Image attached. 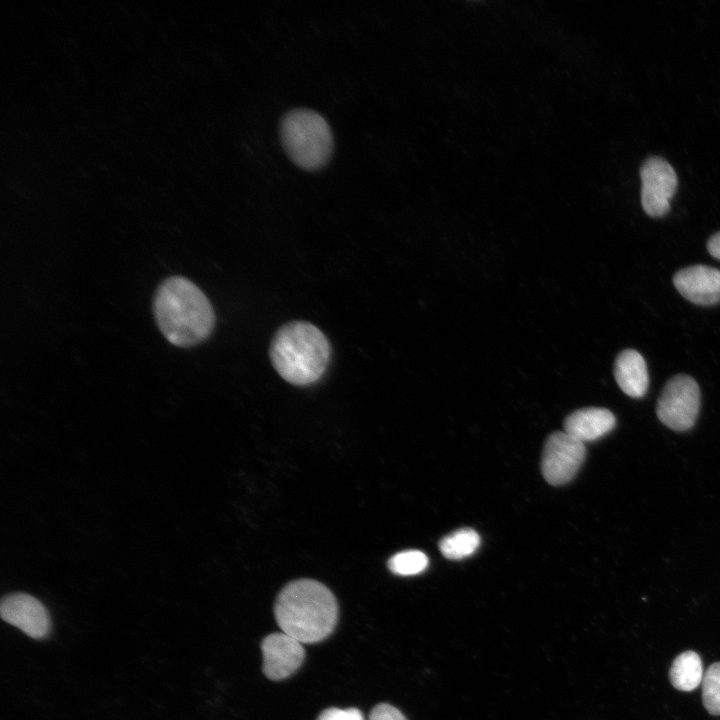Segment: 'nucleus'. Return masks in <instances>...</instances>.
<instances>
[{"instance_id":"nucleus-3","label":"nucleus","mask_w":720,"mask_h":720,"mask_svg":"<svg viewBox=\"0 0 720 720\" xmlns=\"http://www.w3.org/2000/svg\"><path fill=\"white\" fill-rule=\"evenodd\" d=\"M274 369L287 382L306 386L325 373L331 346L325 334L307 321H292L280 327L270 345Z\"/></svg>"},{"instance_id":"nucleus-5","label":"nucleus","mask_w":720,"mask_h":720,"mask_svg":"<svg viewBox=\"0 0 720 720\" xmlns=\"http://www.w3.org/2000/svg\"><path fill=\"white\" fill-rule=\"evenodd\" d=\"M700 409V389L688 375H676L668 380L658 399L656 413L659 420L674 431L691 429Z\"/></svg>"},{"instance_id":"nucleus-15","label":"nucleus","mask_w":720,"mask_h":720,"mask_svg":"<svg viewBox=\"0 0 720 720\" xmlns=\"http://www.w3.org/2000/svg\"><path fill=\"white\" fill-rule=\"evenodd\" d=\"M428 557L419 550H406L393 555L388 561L391 572L401 576L416 575L428 566Z\"/></svg>"},{"instance_id":"nucleus-18","label":"nucleus","mask_w":720,"mask_h":720,"mask_svg":"<svg viewBox=\"0 0 720 720\" xmlns=\"http://www.w3.org/2000/svg\"><path fill=\"white\" fill-rule=\"evenodd\" d=\"M369 720H407L394 706L387 703L376 705L370 712Z\"/></svg>"},{"instance_id":"nucleus-8","label":"nucleus","mask_w":720,"mask_h":720,"mask_svg":"<svg viewBox=\"0 0 720 720\" xmlns=\"http://www.w3.org/2000/svg\"><path fill=\"white\" fill-rule=\"evenodd\" d=\"M0 614L5 622L33 639H45L51 632L48 610L37 598L27 593L15 592L4 596Z\"/></svg>"},{"instance_id":"nucleus-2","label":"nucleus","mask_w":720,"mask_h":720,"mask_svg":"<svg viewBox=\"0 0 720 720\" xmlns=\"http://www.w3.org/2000/svg\"><path fill=\"white\" fill-rule=\"evenodd\" d=\"M274 615L281 630L301 643H317L327 638L338 620L333 593L313 579L288 583L278 594Z\"/></svg>"},{"instance_id":"nucleus-13","label":"nucleus","mask_w":720,"mask_h":720,"mask_svg":"<svg viewBox=\"0 0 720 720\" xmlns=\"http://www.w3.org/2000/svg\"><path fill=\"white\" fill-rule=\"evenodd\" d=\"M703 668L700 656L694 651H685L673 661L669 678L671 684L680 691H692L703 680Z\"/></svg>"},{"instance_id":"nucleus-10","label":"nucleus","mask_w":720,"mask_h":720,"mask_svg":"<svg viewBox=\"0 0 720 720\" xmlns=\"http://www.w3.org/2000/svg\"><path fill=\"white\" fill-rule=\"evenodd\" d=\"M678 292L698 305H714L720 301V270L695 265L679 270L673 277Z\"/></svg>"},{"instance_id":"nucleus-17","label":"nucleus","mask_w":720,"mask_h":720,"mask_svg":"<svg viewBox=\"0 0 720 720\" xmlns=\"http://www.w3.org/2000/svg\"><path fill=\"white\" fill-rule=\"evenodd\" d=\"M317 720H364V718L362 712L357 708L331 707L323 710Z\"/></svg>"},{"instance_id":"nucleus-19","label":"nucleus","mask_w":720,"mask_h":720,"mask_svg":"<svg viewBox=\"0 0 720 720\" xmlns=\"http://www.w3.org/2000/svg\"><path fill=\"white\" fill-rule=\"evenodd\" d=\"M707 249L712 257L720 260V231L710 237L707 242Z\"/></svg>"},{"instance_id":"nucleus-4","label":"nucleus","mask_w":720,"mask_h":720,"mask_svg":"<svg viewBox=\"0 0 720 720\" xmlns=\"http://www.w3.org/2000/svg\"><path fill=\"white\" fill-rule=\"evenodd\" d=\"M282 145L290 159L300 168L315 171L323 168L333 153V134L323 116L310 109H294L284 115L280 124Z\"/></svg>"},{"instance_id":"nucleus-16","label":"nucleus","mask_w":720,"mask_h":720,"mask_svg":"<svg viewBox=\"0 0 720 720\" xmlns=\"http://www.w3.org/2000/svg\"><path fill=\"white\" fill-rule=\"evenodd\" d=\"M702 700L712 715H720V662L708 667L702 680Z\"/></svg>"},{"instance_id":"nucleus-12","label":"nucleus","mask_w":720,"mask_h":720,"mask_svg":"<svg viewBox=\"0 0 720 720\" xmlns=\"http://www.w3.org/2000/svg\"><path fill=\"white\" fill-rule=\"evenodd\" d=\"M614 376L621 390L633 398H641L648 389L649 377L643 356L634 349L623 350L616 358Z\"/></svg>"},{"instance_id":"nucleus-1","label":"nucleus","mask_w":720,"mask_h":720,"mask_svg":"<svg viewBox=\"0 0 720 720\" xmlns=\"http://www.w3.org/2000/svg\"><path fill=\"white\" fill-rule=\"evenodd\" d=\"M153 311L158 328L173 345L189 348L204 342L215 326L213 307L189 279L172 276L157 288Z\"/></svg>"},{"instance_id":"nucleus-9","label":"nucleus","mask_w":720,"mask_h":720,"mask_svg":"<svg viewBox=\"0 0 720 720\" xmlns=\"http://www.w3.org/2000/svg\"><path fill=\"white\" fill-rule=\"evenodd\" d=\"M263 673L270 680L291 676L302 665L305 650L292 636L277 632L267 635L261 642Z\"/></svg>"},{"instance_id":"nucleus-6","label":"nucleus","mask_w":720,"mask_h":720,"mask_svg":"<svg viewBox=\"0 0 720 720\" xmlns=\"http://www.w3.org/2000/svg\"><path fill=\"white\" fill-rule=\"evenodd\" d=\"M586 455L583 442L566 432H555L545 443L541 470L545 480L552 485H562L576 475Z\"/></svg>"},{"instance_id":"nucleus-11","label":"nucleus","mask_w":720,"mask_h":720,"mask_svg":"<svg viewBox=\"0 0 720 720\" xmlns=\"http://www.w3.org/2000/svg\"><path fill=\"white\" fill-rule=\"evenodd\" d=\"M615 425L616 419L611 411L589 407L570 414L564 422V429L567 434L585 443L603 437L613 430Z\"/></svg>"},{"instance_id":"nucleus-14","label":"nucleus","mask_w":720,"mask_h":720,"mask_svg":"<svg viewBox=\"0 0 720 720\" xmlns=\"http://www.w3.org/2000/svg\"><path fill=\"white\" fill-rule=\"evenodd\" d=\"M479 545V534L473 529L463 528L443 537L439 549L444 557L459 560L472 555Z\"/></svg>"},{"instance_id":"nucleus-7","label":"nucleus","mask_w":720,"mask_h":720,"mask_svg":"<svg viewBox=\"0 0 720 720\" xmlns=\"http://www.w3.org/2000/svg\"><path fill=\"white\" fill-rule=\"evenodd\" d=\"M641 202L652 217L663 216L670 209V199L677 188V174L672 165L659 156L648 157L640 168Z\"/></svg>"}]
</instances>
